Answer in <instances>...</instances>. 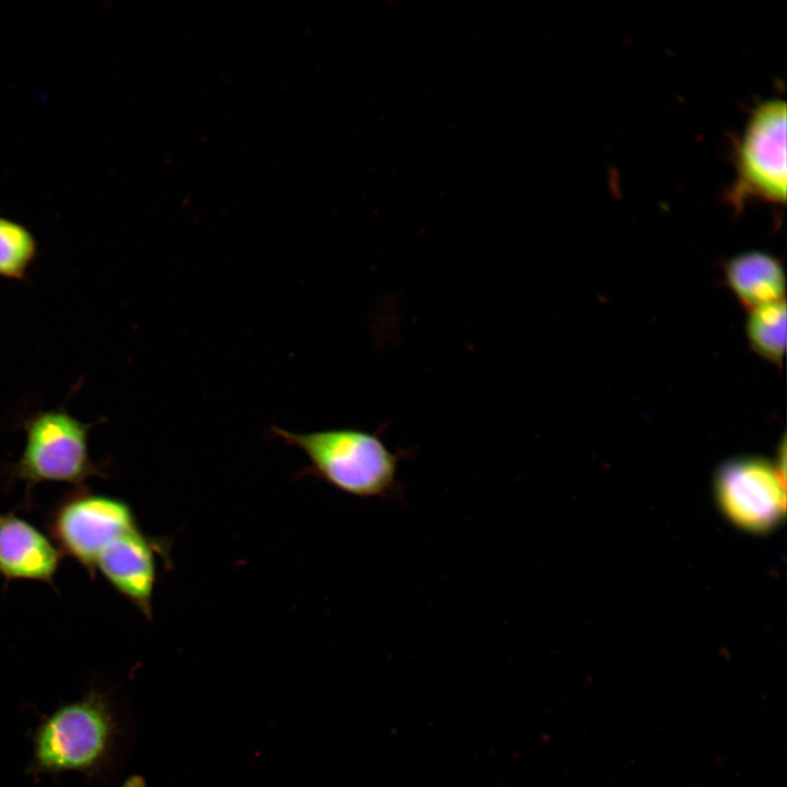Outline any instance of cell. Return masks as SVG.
Instances as JSON below:
<instances>
[{"instance_id":"cell-8","label":"cell","mask_w":787,"mask_h":787,"mask_svg":"<svg viewBox=\"0 0 787 787\" xmlns=\"http://www.w3.org/2000/svg\"><path fill=\"white\" fill-rule=\"evenodd\" d=\"M62 557L58 547L36 527L12 513H0V575L54 585Z\"/></svg>"},{"instance_id":"cell-7","label":"cell","mask_w":787,"mask_h":787,"mask_svg":"<svg viewBox=\"0 0 787 787\" xmlns=\"http://www.w3.org/2000/svg\"><path fill=\"white\" fill-rule=\"evenodd\" d=\"M155 550L154 542L136 527L108 543L95 562V571L146 619L152 616Z\"/></svg>"},{"instance_id":"cell-11","label":"cell","mask_w":787,"mask_h":787,"mask_svg":"<svg viewBox=\"0 0 787 787\" xmlns=\"http://www.w3.org/2000/svg\"><path fill=\"white\" fill-rule=\"evenodd\" d=\"M37 252L36 237L25 225L0 216V277L24 281Z\"/></svg>"},{"instance_id":"cell-9","label":"cell","mask_w":787,"mask_h":787,"mask_svg":"<svg viewBox=\"0 0 787 787\" xmlns=\"http://www.w3.org/2000/svg\"><path fill=\"white\" fill-rule=\"evenodd\" d=\"M728 287L749 310L785 299L786 280L782 263L763 251H745L725 266Z\"/></svg>"},{"instance_id":"cell-3","label":"cell","mask_w":787,"mask_h":787,"mask_svg":"<svg viewBox=\"0 0 787 787\" xmlns=\"http://www.w3.org/2000/svg\"><path fill=\"white\" fill-rule=\"evenodd\" d=\"M735 178L726 201L737 211L750 201H786V103L773 97L751 111L733 146Z\"/></svg>"},{"instance_id":"cell-4","label":"cell","mask_w":787,"mask_h":787,"mask_svg":"<svg viewBox=\"0 0 787 787\" xmlns=\"http://www.w3.org/2000/svg\"><path fill=\"white\" fill-rule=\"evenodd\" d=\"M96 423H84L59 407L36 411L22 420L26 443L11 466L13 479L27 491L43 482L81 486L91 477H104L89 453V432Z\"/></svg>"},{"instance_id":"cell-1","label":"cell","mask_w":787,"mask_h":787,"mask_svg":"<svg viewBox=\"0 0 787 787\" xmlns=\"http://www.w3.org/2000/svg\"><path fill=\"white\" fill-rule=\"evenodd\" d=\"M275 436L299 448L312 471L321 480L349 495L389 497L398 486L401 454L388 448L376 433L339 427L308 433L273 428Z\"/></svg>"},{"instance_id":"cell-6","label":"cell","mask_w":787,"mask_h":787,"mask_svg":"<svg viewBox=\"0 0 787 787\" xmlns=\"http://www.w3.org/2000/svg\"><path fill=\"white\" fill-rule=\"evenodd\" d=\"M783 472L761 458H737L716 474L718 505L737 526L753 532L775 527L784 516L786 495Z\"/></svg>"},{"instance_id":"cell-10","label":"cell","mask_w":787,"mask_h":787,"mask_svg":"<svg viewBox=\"0 0 787 787\" xmlns=\"http://www.w3.org/2000/svg\"><path fill=\"white\" fill-rule=\"evenodd\" d=\"M744 329L759 356L776 365L782 363L786 346L785 299L750 309Z\"/></svg>"},{"instance_id":"cell-5","label":"cell","mask_w":787,"mask_h":787,"mask_svg":"<svg viewBox=\"0 0 787 787\" xmlns=\"http://www.w3.org/2000/svg\"><path fill=\"white\" fill-rule=\"evenodd\" d=\"M136 527L134 514L126 502L86 490L62 500L48 520L50 537L61 553L71 556L92 576L101 551Z\"/></svg>"},{"instance_id":"cell-2","label":"cell","mask_w":787,"mask_h":787,"mask_svg":"<svg viewBox=\"0 0 787 787\" xmlns=\"http://www.w3.org/2000/svg\"><path fill=\"white\" fill-rule=\"evenodd\" d=\"M118 737L114 709L105 693L91 690L46 716L33 736L32 768L42 774L99 770Z\"/></svg>"}]
</instances>
